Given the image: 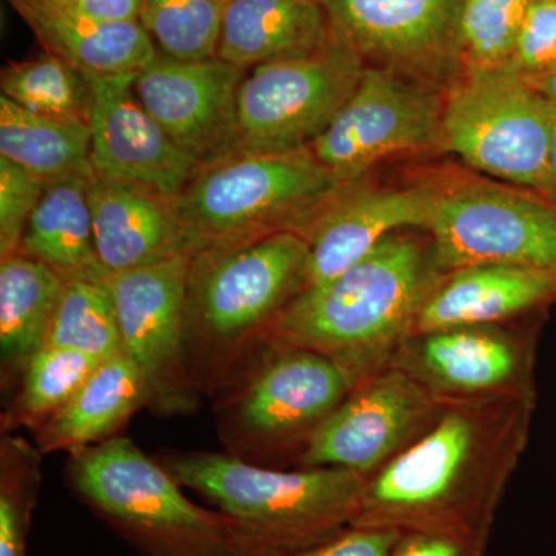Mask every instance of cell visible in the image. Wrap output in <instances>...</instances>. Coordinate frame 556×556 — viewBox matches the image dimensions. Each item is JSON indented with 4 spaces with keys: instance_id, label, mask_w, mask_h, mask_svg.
Masks as SVG:
<instances>
[{
    "instance_id": "obj_22",
    "label": "cell",
    "mask_w": 556,
    "mask_h": 556,
    "mask_svg": "<svg viewBox=\"0 0 556 556\" xmlns=\"http://www.w3.org/2000/svg\"><path fill=\"white\" fill-rule=\"evenodd\" d=\"M332 38L321 0H230L217 56L244 70L306 56Z\"/></svg>"
},
{
    "instance_id": "obj_37",
    "label": "cell",
    "mask_w": 556,
    "mask_h": 556,
    "mask_svg": "<svg viewBox=\"0 0 556 556\" xmlns=\"http://www.w3.org/2000/svg\"><path fill=\"white\" fill-rule=\"evenodd\" d=\"M73 9L101 22H139L141 0H65Z\"/></svg>"
},
{
    "instance_id": "obj_35",
    "label": "cell",
    "mask_w": 556,
    "mask_h": 556,
    "mask_svg": "<svg viewBox=\"0 0 556 556\" xmlns=\"http://www.w3.org/2000/svg\"><path fill=\"white\" fill-rule=\"evenodd\" d=\"M399 536L397 530L348 526L313 546L276 556H388Z\"/></svg>"
},
{
    "instance_id": "obj_4",
    "label": "cell",
    "mask_w": 556,
    "mask_h": 556,
    "mask_svg": "<svg viewBox=\"0 0 556 556\" xmlns=\"http://www.w3.org/2000/svg\"><path fill=\"white\" fill-rule=\"evenodd\" d=\"M161 466L230 521L237 556L313 546L353 525L367 479L342 468H274L229 453L170 452Z\"/></svg>"
},
{
    "instance_id": "obj_40",
    "label": "cell",
    "mask_w": 556,
    "mask_h": 556,
    "mask_svg": "<svg viewBox=\"0 0 556 556\" xmlns=\"http://www.w3.org/2000/svg\"><path fill=\"white\" fill-rule=\"evenodd\" d=\"M214 2L219 3V5L226 7L230 2V0H214Z\"/></svg>"
},
{
    "instance_id": "obj_19",
    "label": "cell",
    "mask_w": 556,
    "mask_h": 556,
    "mask_svg": "<svg viewBox=\"0 0 556 556\" xmlns=\"http://www.w3.org/2000/svg\"><path fill=\"white\" fill-rule=\"evenodd\" d=\"M89 195L98 257L110 276L193 254L177 197L97 175Z\"/></svg>"
},
{
    "instance_id": "obj_24",
    "label": "cell",
    "mask_w": 556,
    "mask_h": 556,
    "mask_svg": "<svg viewBox=\"0 0 556 556\" xmlns=\"http://www.w3.org/2000/svg\"><path fill=\"white\" fill-rule=\"evenodd\" d=\"M91 178H68L47 186L28 219L20 252L46 263L65 281L109 283L112 276L101 265L94 244Z\"/></svg>"
},
{
    "instance_id": "obj_32",
    "label": "cell",
    "mask_w": 556,
    "mask_h": 556,
    "mask_svg": "<svg viewBox=\"0 0 556 556\" xmlns=\"http://www.w3.org/2000/svg\"><path fill=\"white\" fill-rule=\"evenodd\" d=\"M533 0H466L460 22L463 72L506 70Z\"/></svg>"
},
{
    "instance_id": "obj_17",
    "label": "cell",
    "mask_w": 556,
    "mask_h": 556,
    "mask_svg": "<svg viewBox=\"0 0 556 556\" xmlns=\"http://www.w3.org/2000/svg\"><path fill=\"white\" fill-rule=\"evenodd\" d=\"M247 73L218 56L186 61L159 51L138 73L134 89L179 148L204 164L219 159L228 146Z\"/></svg>"
},
{
    "instance_id": "obj_20",
    "label": "cell",
    "mask_w": 556,
    "mask_h": 556,
    "mask_svg": "<svg viewBox=\"0 0 556 556\" xmlns=\"http://www.w3.org/2000/svg\"><path fill=\"white\" fill-rule=\"evenodd\" d=\"M555 299L556 273L507 265L466 266L441 278L413 332L508 324L543 309Z\"/></svg>"
},
{
    "instance_id": "obj_34",
    "label": "cell",
    "mask_w": 556,
    "mask_h": 556,
    "mask_svg": "<svg viewBox=\"0 0 556 556\" xmlns=\"http://www.w3.org/2000/svg\"><path fill=\"white\" fill-rule=\"evenodd\" d=\"M556 65V0H533L506 72L532 83Z\"/></svg>"
},
{
    "instance_id": "obj_2",
    "label": "cell",
    "mask_w": 556,
    "mask_h": 556,
    "mask_svg": "<svg viewBox=\"0 0 556 556\" xmlns=\"http://www.w3.org/2000/svg\"><path fill=\"white\" fill-rule=\"evenodd\" d=\"M416 230L391 233L339 276L303 289L278 321L273 342L331 357L354 387L390 367L445 276L430 237Z\"/></svg>"
},
{
    "instance_id": "obj_9",
    "label": "cell",
    "mask_w": 556,
    "mask_h": 556,
    "mask_svg": "<svg viewBox=\"0 0 556 556\" xmlns=\"http://www.w3.org/2000/svg\"><path fill=\"white\" fill-rule=\"evenodd\" d=\"M364 68L361 58L334 35L306 56L251 68L237 93L232 131L222 156L308 149L345 105Z\"/></svg>"
},
{
    "instance_id": "obj_30",
    "label": "cell",
    "mask_w": 556,
    "mask_h": 556,
    "mask_svg": "<svg viewBox=\"0 0 556 556\" xmlns=\"http://www.w3.org/2000/svg\"><path fill=\"white\" fill-rule=\"evenodd\" d=\"M225 7L214 0H141L139 24L160 53L177 60L217 56Z\"/></svg>"
},
{
    "instance_id": "obj_7",
    "label": "cell",
    "mask_w": 556,
    "mask_h": 556,
    "mask_svg": "<svg viewBox=\"0 0 556 556\" xmlns=\"http://www.w3.org/2000/svg\"><path fill=\"white\" fill-rule=\"evenodd\" d=\"M353 388V379L331 357L270 343L219 391L215 408L226 453L258 466L298 467L309 439Z\"/></svg>"
},
{
    "instance_id": "obj_23",
    "label": "cell",
    "mask_w": 556,
    "mask_h": 556,
    "mask_svg": "<svg viewBox=\"0 0 556 556\" xmlns=\"http://www.w3.org/2000/svg\"><path fill=\"white\" fill-rule=\"evenodd\" d=\"M148 408L144 383L126 354L105 358L46 426L36 431L42 455L100 444L123 428L138 409Z\"/></svg>"
},
{
    "instance_id": "obj_26",
    "label": "cell",
    "mask_w": 556,
    "mask_h": 556,
    "mask_svg": "<svg viewBox=\"0 0 556 556\" xmlns=\"http://www.w3.org/2000/svg\"><path fill=\"white\" fill-rule=\"evenodd\" d=\"M91 130L84 119L39 115L0 97V156L47 186L94 177Z\"/></svg>"
},
{
    "instance_id": "obj_29",
    "label": "cell",
    "mask_w": 556,
    "mask_h": 556,
    "mask_svg": "<svg viewBox=\"0 0 556 556\" xmlns=\"http://www.w3.org/2000/svg\"><path fill=\"white\" fill-rule=\"evenodd\" d=\"M46 346L78 351L100 361L121 353V334L109 283L67 281Z\"/></svg>"
},
{
    "instance_id": "obj_5",
    "label": "cell",
    "mask_w": 556,
    "mask_h": 556,
    "mask_svg": "<svg viewBox=\"0 0 556 556\" xmlns=\"http://www.w3.org/2000/svg\"><path fill=\"white\" fill-rule=\"evenodd\" d=\"M76 496L142 556H237L230 521L192 503L159 459L127 437L70 455Z\"/></svg>"
},
{
    "instance_id": "obj_6",
    "label": "cell",
    "mask_w": 556,
    "mask_h": 556,
    "mask_svg": "<svg viewBox=\"0 0 556 556\" xmlns=\"http://www.w3.org/2000/svg\"><path fill=\"white\" fill-rule=\"evenodd\" d=\"M339 188L309 148L237 153L200 164L177 206L197 252L300 233Z\"/></svg>"
},
{
    "instance_id": "obj_39",
    "label": "cell",
    "mask_w": 556,
    "mask_h": 556,
    "mask_svg": "<svg viewBox=\"0 0 556 556\" xmlns=\"http://www.w3.org/2000/svg\"><path fill=\"white\" fill-rule=\"evenodd\" d=\"M552 105V104H551ZM554 108V105H552ZM547 195L556 199V109L554 108V121H552L551 155H548Z\"/></svg>"
},
{
    "instance_id": "obj_10",
    "label": "cell",
    "mask_w": 556,
    "mask_h": 556,
    "mask_svg": "<svg viewBox=\"0 0 556 556\" xmlns=\"http://www.w3.org/2000/svg\"><path fill=\"white\" fill-rule=\"evenodd\" d=\"M424 232L444 274L475 265L556 273V207L489 182H433Z\"/></svg>"
},
{
    "instance_id": "obj_36",
    "label": "cell",
    "mask_w": 556,
    "mask_h": 556,
    "mask_svg": "<svg viewBox=\"0 0 556 556\" xmlns=\"http://www.w3.org/2000/svg\"><path fill=\"white\" fill-rule=\"evenodd\" d=\"M486 548L439 533H401L388 556H484Z\"/></svg>"
},
{
    "instance_id": "obj_12",
    "label": "cell",
    "mask_w": 556,
    "mask_h": 556,
    "mask_svg": "<svg viewBox=\"0 0 556 556\" xmlns=\"http://www.w3.org/2000/svg\"><path fill=\"white\" fill-rule=\"evenodd\" d=\"M190 257L179 255L109 280L121 350L141 376L148 408L164 417L189 415L200 402L186 345Z\"/></svg>"
},
{
    "instance_id": "obj_27",
    "label": "cell",
    "mask_w": 556,
    "mask_h": 556,
    "mask_svg": "<svg viewBox=\"0 0 556 556\" xmlns=\"http://www.w3.org/2000/svg\"><path fill=\"white\" fill-rule=\"evenodd\" d=\"M101 362L78 351L43 346L22 371L20 391L2 415V433L21 428L36 433L67 404Z\"/></svg>"
},
{
    "instance_id": "obj_25",
    "label": "cell",
    "mask_w": 556,
    "mask_h": 556,
    "mask_svg": "<svg viewBox=\"0 0 556 556\" xmlns=\"http://www.w3.org/2000/svg\"><path fill=\"white\" fill-rule=\"evenodd\" d=\"M67 281L38 258H0V353L3 380L22 375L46 346Z\"/></svg>"
},
{
    "instance_id": "obj_3",
    "label": "cell",
    "mask_w": 556,
    "mask_h": 556,
    "mask_svg": "<svg viewBox=\"0 0 556 556\" xmlns=\"http://www.w3.org/2000/svg\"><path fill=\"white\" fill-rule=\"evenodd\" d=\"M308 273V243L295 232L193 252L186 345L201 393L225 390L270 345Z\"/></svg>"
},
{
    "instance_id": "obj_28",
    "label": "cell",
    "mask_w": 556,
    "mask_h": 556,
    "mask_svg": "<svg viewBox=\"0 0 556 556\" xmlns=\"http://www.w3.org/2000/svg\"><path fill=\"white\" fill-rule=\"evenodd\" d=\"M0 90L2 97L39 115L89 123L90 87L86 76L47 51L35 60L5 65Z\"/></svg>"
},
{
    "instance_id": "obj_18",
    "label": "cell",
    "mask_w": 556,
    "mask_h": 556,
    "mask_svg": "<svg viewBox=\"0 0 556 556\" xmlns=\"http://www.w3.org/2000/svg\"><path fill=\"white\" fill-rule=\"evenodd\" d=\"M431 193L433 182L394 188L365 185L361 179L340 185L299 233L309 248L306 287L339 276L397 230H424Z\"/></svg>"
},
{
    "instance_id": "obj_33",
    "label": "cell",
    "mask_w": 556,
    "mask_h": 556,
    "mask_svg": "<svg viewBox=\"0 0 556 556\" xmlns=\"http://www.w3.org/2000/svg\"><path fill=\"white\" fill-rule=\"evenodd\" d=\"M47 185L0 156V258L17 254Z\"/></svg>"
},
{
    "instance_id": "obj_15",
    "label": "cell",
    "mask_w": 556,
    "mask_h": 556,
    "mask_svg": "<svg viewBox=\"0 0 556 556\" xmlns=\"http://www.w3.org/2000/svg\"><path fill=\"white\" fill-rule=\"evenodd\" d=\"M444 405L388 367L358 383L324 420L298 468L331 467L371 478L438 422Z\"/></svg>"
},
{
    "instance_id": "obj_21",
    "label": "cell",
    "mask_w": 556,
    "mask_h": 556,
    "mask_svg": "<svg viewBox=\"0 0 556 556\" xmlns=\"http://www.w3.org/2000/svg\"><path fill=\"white\" fill-rule=\"evenodd\" d=\"M47 53L84 76L138 75L159 54L139 22H101L65 0H7Z\"/></svg>"
},
{
    "instance_id": "obj_38",
    "label": "cell",
    "mask_w": 556,
    "mask_h": 556,
    "mask_svg": "<svg viewBox=\"0 0 556 556\" xmlns=\"http://www.w3.org/2000/svg\"><path fill=\"white\" fill-rule=\"evenodd\" d=\"M527 84L532 86L541 97L546 98L556 109V65L554 68L548 70L547 73H544L543 76H540V78Z\"/></svg>"
},
{
    "instance_id": "obj_8",
    "label": "cell",
    "mask_w": 556,
    "mask_h": 556,
    "mask_svg": "<svg viewBox=\"0 0 556 556\" xmlns=\"http://www.w3.org/2000/svg\"><path fill=\"white\" fill-rule=\"evenodd\" d=\"M554 108L506 70L471 72L444 91L441 148L471 169L546 192Z\"/></svg>"
},
{
    "instance_id": "obj_14",
    "label": "cell",
    "mask_w": 556,
    "mask_h": 556,
    "mask_svg": "<svg viewBox=\"0 0 556 556\" xmlns=\"http://www.w3.org/2000/svg\"><path fill=\"white\" fill-rule=\"evenodd\" d=\"M332 35L367 67L445 91L463 73L466 0H321Z\"/></svg>"
},
{
    "instance_id": "obj_11",
    "label": "cell",
    "mask_w": 556,
    "mask_h": 556,
    "mask_svg": "<svg viewBox=\"0 0 556 556\" xmlns=\"http://www.w3.org/2000/svg\"><path fill=\"white\" fill-rule=\"evenodd\" d=\"M526 318L413 332L390 367L444 407L536 402L538 325L526 324Z\"/></svg>"
},
{
    "instance_id": "obj_31",
    "label": "cell",
    "mask_w": 556,
    "mask_h": 556,
    "mask_svg": "<svg viewBox=\"0 0 556 556\" xmlns=\"http://www.w3.org/2000/svg\"><path fill=\"white\" fill-rule=\"evenodd\" d=\"M38 445L14 433L0 444V556H28L33 511L42 481Z\"/></svg>"
},
{
    "instance_id": "obj_1",
    "label": "cell",
    "mask_w": 556,
    "mask_h": 556,
    "mask_svg": "<svg viewBox=\"0 0 556 556\" xmlns=\"http://www.w3.org/2000/svg\"><path fill=\"white\" fill-rule=\"evenodd\" d=\"M533 401L445 407L437 424L365 482L353 525L439 533L486 548L532 426Z\"/></svg>"
},
{
    "instance_id": "obj_16",
    "label": "cell",
    "mask_w": 556,
    "mask_h": 556,
    "mask_svg": "<svg viewBox=\"0 0 556 556\" xmlns=\"http://www.w3.org/2000/svg\"><path fill=\"white\" fill-rule=\"evenodd\" d=\"M137 75L86 76L91 167L98 178L178 197L200 163L161 127L135 93Z\"/></svg>"
},
{
    "instance_id": "obj_13",
    "label": "cell",
    "mask_w": 556,
    "mask_h": 556,
    "mask_svg": "<svg viewBox=\"0 0 556 556\" xmlns=\"http://www.w3.org/2000/svg\"><path fill=\"white\" fill-rule=\"evenodd\" d=\"M444 91L365 65L356 89L309 146L339 185L393 156L441 148Z\"/></svg>"
}]
</instances>
